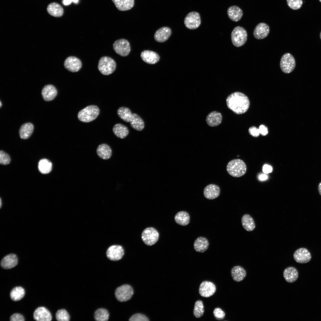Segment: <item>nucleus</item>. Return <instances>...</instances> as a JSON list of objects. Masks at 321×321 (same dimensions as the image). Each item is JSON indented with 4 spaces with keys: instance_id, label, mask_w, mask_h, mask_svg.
Returning <instances> with one entry per match:
<instances>
[{
    "instance_id": "31",
    "label": "nucleus",
    "mask_w": 321,
    "mask_h": 321,
    "mask_svg": "<svg viewBox=\"0 0 321 321\" xmlns=\"http://www.w3.org/2000/svg\"><path fill=\"white\" fill-rule=\"evenodd\" d=\"M130 123L132 128L137 131H141L142 130L144 127V123L143 120L136 113L132 114Z\"/></svg>"
},
{
    "instance_id": "2",
    "label": "nucleus",
    "mask_w": 321,
    "mask_h": 321,
    "mask_svg": "<svg viewBox=\"0 0 321 321\" xmlns=\"http://www.w3.org/2000/svg\"><path fill=\"white\" fill-rule=\"evenodd\" d=\"M226 169L230 175L236 177L243 176L246 171L245 163L240 159H234L230 161L227 165Z\"/></svg>"
},
{
    "instance_id": "4",
    "label": "nucleus",
    "mask_w": 321,
    "mask_h": 321,
    "mask_svg": "<svg viewBox=\"0 0 321 321\" xmlns=\"http://www.w3.org/2000/svg\"><path fill=\"white\" fill-rule=\"evenodd\" d=\"M116 67L115 61L110 57L103 56L99 60L98 68L100 73L103 75H108L112 74L115 70Z\"/></svg>"
},
{
    "instance_id": "42",
    "label": "nucleus",
    "mask_w": 321,
    "mask_h": 321,
    "mask_svg": "<svg viewBox=\"0 0 321 321\" xmlns=\"http://www.w3.org/2000/svg\"><path fill=\"white\" fill-rule=\"evenodd\" d=\"M130 321H149L148 318L144 315L137 313L132 316L129 318Z\"/></svg>"
},
{
    "instance_id": "52",
    "label": "nucleus",
    "mask_w": 321,
    "mask_h": 321,
    "mask_svg": "<svg viewBox=\"0 0 321 321\" xmlns=\"http://www.w3.org/2000/svg\"><path fill=\"white\" fill-rule=\"evenodd\" d=\"M0 208H1V199H0Z\"/></svg>"
},
{
    "instance_id": "24",
    "label": "nucleus",
    "mask_w": 321,
    "mask_h": 321,
    "mask_svg": "<svg viewBox=\"0 0 321 321\" xmlns=\"http://www.w3.org/2000/svg\"><path fill=\"white\" fill-rule=\"evenodd\" d=\"M227 14L231 20L237 22L242 18L243 15V12L239 7L237 6L233 5L228 8L227 10Z\"/></svg>"
},
{
    "instance_id": "35",
    "label": "nucleus",
    "mask_w": 321,
    "mask_h": 321,
    "mask_svg": "<svg viewBox=\"0 0 321 321\" xmlns=\"http://www.w3.org/2000/svg\"><path fill=\"white\" fill-rule=\"evenodd\" d=\"M25 294L24 289L20 286L14 288L10 293L11 299L14 301H18L21 299Z\"/></svg>"
},
{
    "instance_id": "53",
    "label": "nucleus",
    "mask_w": 321,
    "mask_h": 321,
    "mask_svg": "<svg viewBox=\"0 0 321 321\" xmlns=\"http://www.w3.org/2000/svg\"><path fill=\"white\" fill-rule=\"evenodd\" d=\"M320 39L321 40V32L320 33Z\"/></svg>"
},
{
    "instance_id": "26",
    "label": "nucleus",
    "mask_w": 321,
    "mask_h": 321,
    "mask_svg": "<svg viewBox=\"0 0 321 321\" xmlns=\"http://www.w3.org/2000/svg\"><path fill=\"white\" fill-rule=\"evenodd\" d=\"M231 273L233 279L235 281L239 282L242 281L246 275L245 269L240 266L233 267L231 270Z\"/></svg>"
},
{
    "instance_id": "19",
    "label": "nucleus",
    "mask_w": 321,
    "mask_h": 321,
    "mask_svg": "<svg viewBox=\"0 0 321 321\" xmlns=\"http://www.w3.org/2000/svg\"><path fill=\"white\" fill-rule=\"evenodd\" d=\"M141 57L145 62L149 64H154L160 60V56L156 52L150 50H144L141 54Z\"/></svg>"
},
{
    "instance_id": "13",
    "label": "nucleus",
    "mask_w": 321,
    "mask_h": 321,
    "mask_svg": "<svg viewBox=\"0 0 321 321\" xmlns=\"http://www.w3.org/2000/svg\"><path fill=\"white\" fill-rule=\"evenodd\" d=\"M82 63L78 58L74 56L67 57L65 60L64 66L70 71L76 72L79 71L82 67Z\"/></svg>"
},
{
    "instance_id": "16",
    "label": "nucleus",
    "mask_w": 321,
    "mask_h": 321,
    "mask_svg": "<svg viewBox=\"0 0 321 321\" xmlns=\"http://www.w3.org/2000/svg\"><path fill=\"white\" fill-rule=\"evenodd\" d=\"M269 32V26L265 23H261L258 24L255 28L253 34L256 39L261 40L266 37Z\"/></svg>"
},
{
    "instance_id": "15",
    "label": "nucleus",
    "mask_w": 321,
    "mask_h": 321,
    "mask_svg": "<svg viewBox=\"0 0 321 321\" xmlns=\"http://www.w3.org/2000/svg\"><path fill=\"white\" fill-rule=\"evenodd\" d=\"M33 317L35 320L38 321H50L52 319L50 311L43 306L39 307L35 310Z\"/></svg>"
},
{
    "instance_id": "32",
    "label": "nucleus",
    "mask_w": 321,
    "mask_h": 321,
    "mask_svg": "<svg viewBox=\"0 0 321 321\" xmlns=\"http://www.w3.org/2000/svg\"><path fill=\"white\" fill-rule=\"evenodd\" d=\"M113 131L117 137L121 139L125 138L129 133L128 128L126 126L120 123L117 124L114 126Z\"/></svg>"
},
{
    "instance_id": "21",
    "label": "nucleus",
    "mask_w": 321,
    "mask_h": 321,
    "mask_svg": "<svg viewBox=\"0 0 321 321\" xmlns=\"http://www.w3.org/2000/svg\"><path fill=\"white\" fill-rule=\"evenodd\" d=\"M43 99L49 101L53 100L56 96L57 91L56 88L52 85H48L43 88L41 92Z\"/></svg>"
},
{
    "instance_id": "50",
    "label": "nucleus",
    "mask_w": 321,
    "mask_h": 321,
    "mask_svg": "<svg viewBox=\"0 0 321 321\" xmlns=\"http://www.w3.org/2000/svg\"><path fill=\"white\" fill-rule=\"evenodd\" d=\"M268 178V176L265 174H262L260 175L259 177V179L261 181L265 180Z\"/></svg>"
},
{
    "instance_id": "1",
    "label": "nucleus",
    "mask_w": 321,
    "mask_h": 321,
    "mask_svg": "<svg viewBox=\"0 0 321 321\" xmlns=\"http://www.w3.org/2000/svg\"><path fill=\"white\" fill-rule=\"evenodd\" d=\"M228 108L237 114H241L248 110L250 102L248 97L244 94L239 92L233 93L226 99Z\"/></svg>"
},
{
    "instance_id": "38",
    "label": "nucleus",
    "mask_w": 321,
    "mask_h": 321,
    "mask_svg": "<svg viewBox=\"0 0 321 321\" xmlns=\"http://www.w3.org/2000/svg\"><path fill=\"white\" fill-rule=\"evenodd\" d=\"M94 317L97 321H106L109 317V313L106 309L100 308L96 311L95 313Z\"/></svg>"
},
{
    "instance_id": "23",
    "label": "nucleus",
    "mask_w": 321,
    "mask_h": 321,
    "mask_svg": "<svg viewBox=\"0 0 321 321\" xmlns=\"http://www.w3.org/2000/svg\"><path fill=\"white\" fill-rule=\"evenodd\" d=\"M96 152L98 156L101 159L108 160L111 158L112 150L110 147L106 144L99 145L97 148Z\"/></svg>"
},
{
    "instance_id": "17",
    "label": "nucleus",
    "mask_w": 321,
    "mask_h": 321,
    "mask_svg": "<svg viewBox=\"0 0 321 321\" xmlns=\"http://www.w3.org/2000/svg\"><path fill=\"white\" fill-rule=\"evenodd\" d=\"M220 191V188L218 186L214 184H210L204 188L203 194L206 199H213L219 196Z\"/></svg>"
},
{
    "instance_id": "55",
    "label": "nucleus",
    "mask_w": 321,
    "mask_h": 321,
    "mask_svg": "<svg viewBox=\"0 0 321 321\" xmlns=\"http://www.w3.org/2000/svg\"><path fill=\"white\" fill-rule=\"evenodd\" d=\"M319 0L321 2V0Z\"/></svg>"
},
{
    "instance_id": "37",
    "label": "nucleus",
    "mask_w": 321,
    "mask_h": 321,
    "mask_svg": "<svg viewBox=\"0 0 321 321\" xmlns=\"http://www.w3.org/2000/svg\"><path fill=\"white\" fill-rule=\"evenodd\" d=\"M52 166L51 163L46 159L40 160L38 164V169L40 172L43 174L50 173L52 170Z\"/></svg>"
},
{
    "instance_id": "5",
    "label": "nucleus",
    "mask_w": 321,
    "mask_h": 321,
    "mask_svg": "<svg viewBox=\"0 0 321 321\" xmlns=\"http://www.w3.org/2000/svg\"><path fill=\"white\" fill-rule=\"evenodd\" d=\"M231 39L233 44L235 47H240L243 45L247 39V33L243 27L237 26L233 30L231 34Z\"/></svg>"
},
{
    "instance_id": "29",
    "label": "nucleus",
    "mask_w": 321,
    "mask_h": 321,
    "mask_svg": "<svg viewBox=\"0 0 321 321\" xmlns=\"http://www.w3.org/2000/svg\"><path fill=\"white\" fill-rule=\"evenodd\" d=\"M116 8L121 11L130 10L134 6V0H112Z\"/></svg>"
},
{
    "instance_id": "49",
    "label": "nucleus",
    "mask_w": 321,
    "mask_h": 321,
    "mask_svg": "<svg viewBox=\"0 0 321 321\" xmlns=\"http://www.w3.org/2000/svg\"><path fill=\"white\" fill-rule=\"evenodd\" d=\"M79 2V0H62V3L65 6H67L70 5L72 2L75 4H77Z\"/></svg>"
},
{
    "instance_id": "7",
    "label": "nucleus",
    "mask_w": 321,
    "mask_h": 321,
    "mask_svg": "<svg viewBox=\"0 0 321 321\" xmlns=\"http://www.w3.org/2000/svg\"><path fill=\"white\" fill-rule=\"evenodd\" d=\"M141 237L144 243L151 246L155 243L159 238V234L154 228L150 227L144 229L141 234Z\"/></svg>"
},
{
    "instance_id": "11",
    "label": "nucleus",
    "mask_w": 321,
    "mask_h": 321,
    "mask_svg": "<svg viewBox=\"0 0 321 321\" xmlns=\"http://www.w3.org/2000/svg\"><path fill=\"white\" fill-rule=\"evenodd\" d=\"M124 254L123 247L118 245H113L107 249L106 254L107 257L112 261H117L120 259Z\"/></svg>"
},
{
    "instance_id": "39",
    "label": "nucleus",
    "mask_w": 321,
    "mask_h": 321,
    "mask_svg": "<svg viewBox=\"0 0 321 321\" xmlns=\"http://www.w3.org/2000/svg\"><path fill=\"white\" fill-rule=\"evenodd\" d=\"M204 312V306L202 301L200 300L196 301L194 306L193 315L196 318H199L202 316Z\"/></svg>"
},
{
    "instance_id": "28",
    "label": "nucleus",
    "mask_w": 321,
    "mask_h": 321,
    "mask_svg": "<svg viewBox=\"0 0 321 321\" xmlns=\"http://www.w3.org/2000/svg\"><path fill=\"white\" fill-rule=\"evenodd\" d=\"M34 130V126L31 123L28 122L22 125L19 130V134L21 139H26L32 135Z\"/></svg>"
},
{
    "instance_id": "9",
    "label": "nucleus",
    "mask_w": 321,
    "mask_h": 321,
    "mask_svg": "<svg viewBox=\"0 0 321 321\" xmlns=\"http://www.w3.org/2000/svg\"><path fill=\"white\" fill-rule=\"evenodd\" d=\"M201 23V19L199 13L195 11L189 13L185 17L184 23L185 27L191 30L198 28Z\"/></svg>"
},
{
    "instance_id": "20",
    "label": "nucleus",
    "mask_w": 321,
    "mask_h": 321,
    "mask_svg": "<svg viewBox=\"0 0 321 321\" xmlns=\"http://www.w3.org/2000/svg\"><path fill=\"white\" fill-rule=\"evenodd\" d=\"M171 34V31L170 28L167 27H162L156 31L154 38L156 41L163 43L169 38Z\"/></svg>"
},
{
    "instance_id": "48",
    "label": "nucleus",
    "mask_w": 321,
    "mask_h": 321,
    "mask_svg": "<svg viewBox=\"0 0 321 321\" xmlns=\"http://www.w3.org/2000/svg\"><path fill=\"white\" fill-rule=\"evenodd\" d=\"M273 169L272 167L268 164L264 165L262 168V171L265 174H268L272 172Z\"/></svg>"
},
{
    "instance_id": "40",
    "label": "nucleus",
    "mask_w": 321,
    "mask_h": 321,
    "mask_svg": "<svg viewBox=\"0 0 321 321\" xmlns=\"http://www.w3.org/2000/svg\"><path fill=\"white\" fill-rule=\"evenodd\" d=\"M56 320L59 321H68L70 316L67 311L63 309L58 310L56 314Z\"/></svg>"
},
{
    "instance_id": "54",
    "label": "nucleus",
    "mask_w": 321,
    "mask_h": 321,
    "mask_svg": "<svg viewBox=\"0 0 321 321\" xmlns=\"http://www.w3.org/2000/svg\"><path fill=\"white\" fill-rule=\"evenodd\" d=\"M0 107H1V106H2V105H1L2 104H1V101H0Z\"/></svg>"
},
{
    "instance_id": "6",
    "label": "nucleus",
    "mask_w": 321,
    "mask_h": 321,
    "mask_svg": "<svg viewBox=\"0 0 321 321\" xmlns=\"http://www.w3.org/2000/svg\"><path fill=\"white\" fill-rule=\"evenodd\" d=\"M296 65L294 56L289 53L283 54L281 59L280 65L282 71L285 73H289L294 69Z\"/></svg>"
},
{
    "instance_id": "3",
    "label": "nucleus",
    "mask_w": 321,
    "mask_h": 321,
    "mask_svg": "<svg viewBox=\"0 0 321 321\" xmlns=\"http://www.w3.org/2000/svg\"><path fill=\"white\" fill-rule=\"evenodd\" d=\"M100 113L97 106L94 105L88 106L81 110L78 114V119L84 122H89L95 119Z\"/></svg>"
},
{
    "instance_id": "8",
    "label": "nucleus",
    "mask_w": 321,
    "mask_h": 321,
    "mask_svg": "<svg viewBox=\"0 0 321 321\" xmlns=\"http://www.w3.org/2000/svg\"><path fill=\"white\" fill-rule=\"evenodd\" d=\"M133 294L132 287L128 284H124L117 287L115 290V295L117 299L120 302H124L130 300Z\"/></svg>"
},
{
    "instance_id": "36",
    "label": "nucleus",
    "mask_w": 321,
    "mask_h": 321,
    "mask_svg": "<svg viewBox=\"0 0 321 321\" xmlns=\"http://www.w3.org/2000/svg\"><path fill=\"white\" fill-rule=\"evenodd\" d=\"M118 116L126 122H130L132 115L130 109L125 107H120L117 111Z\"/></svg>"
},
{
    "instance_id": "41",
    "label": "nucleus",
    "mask_w": 321,
    "mask_h": 321,
    "mask_svg": "<svg viewBox=\"0 0 321 321\" xmlns=\"http://www.w3.org/2000/svg\"><path fill=\"white\" fill-rule=\"evenodd\" d=\"M287 2L288 7L293 10L300 9L303 4L302 0H287Z\"/></svg>"
},
{
    "instance_id": "33",
    "label": "nucleus",
    "mask_w": 321,
    "mask_h": 321,
    "mask_svg": "<svg viewBox=\"0 0 321 321\" xmlns=\"http://www.w3.org/2000/svg\"><path fill=\"white\" fill-rule=\"evenodd\" d=\"M174 220L178 224L182 226L188 225L190 221V216L188 213L185 211L178 212L175 215Z\"/></svg>"
},
{
    "instance_id": "45",
    "label": "nucleus",
    "mask_w": 321,
    "mask_h": 321,
    "mask_svg": "<svg viewBox=\"0 0 321 321\" xmlns=\"http://www.w3.org/2000/svg\"><path fill=\"white\" fill-rule=\"evenodd\" d=\"M10 320L11 321H24L25 320V318L22 314L16 313L10 316Z\"/></svg>"
},
{
    "instance_id": "44",
    "label": "nucleus",
    "mask_w": 321,
    "mask_h": 321,
    "mask_svg": "<svg viewBox=\"0 0 321 321\" xmlns=\"http://www.w3.org/2000/svg\"><path fill=\"white\" fill-rule=\"evenodd\" d=\"M213 314L215 318L217 320H222L225 316L224 311L219 308H215L213 311Z\"/></svg>"
},
{
    "instance_id": "43",
    "label": "nucleus",
    "mask_w": 321,
    "mask_h": 321,
    "mask_svg": "<svg viewBox=\"0 0 321 321\" xmlns=\"http://www.w3.org/2000/svg\"><path fill=\"white\" fill-rule=\"evenodd\" d=\"M10 161V158L9 155L7 153L1 150L0 152V163L2 165H7Z\"/></svg>"
},
{
    "instance_id": "25",
    "label": "nucleus",
    "mask_w": 321,
    "mask_h": 321,
    "mask_svg": "<svg viewBox=\"0 0 321 321\" xmlns=\"http://www.w3.org/2000/svg\"><path fill=\"white\" fill-rule=\"evenodd\" d=\"M209 245V241L206 238L200 237H198L195 240L193 246L196 251L202 253L208 249Z\"/></svg>"
},
{
    "instance_id": "47",
    "label": "nucleus",
    "mask_w": 321,
    "mask_h": 321,
    "mask_svg": "<svg viewBox=\"0 0 321 321\" xmlns=\"http://www.w3.org/2000/svg\"><path fill=\"white\" fill-rule=\"evenodd\" d=\"M259 130L260 134L263 136H266L268 133V128L265 125H260L259 127Z\"/></svg>"
},
{
    "instance_id": "10",
    "label": "nucleus",
    "mask_w": 321,
    "mask_h": 321,
    "mask_svg": "<svg viewBox=\"0 0 321 321\" xmlns=\"http://www.w3.org/2000/svg\"><path fill=\"white\" fill-rule=\"evenodd\" d=\"M113 48L116 53L122 56H128L131 49L129 43L124 39L116 40L113 44Z\"/></svg>"
},
{
    "instance_id": "12",
    "label": "nucleus",
    "mask_w": 321,
    "mask_h": 321,
    "mask_svg": "<svg viewBox=\"0 0 321 321\" xmlns=\"http://www.w3.org/2000/svg\"><path fill=\"white\" fill-rule=\"evenodd\" d=\"M216 287L212 282L204 281L200 284L199 288V293L202 296L208 298L212 296L215 292Z\"/></svg>"
},
{
    "instance_id": "27",
    "label": "nucleus",
    "mask_w": 321,
    "mask_h": 321,
    "mask_svg": "<svg viewBox=\"0 0 321 321\" xmlns=\"http://www.w3.org/2000/svg\"><path fill=\"white\" fill-rule=\"evenodd\" d=\"M283 274L285 280L290 283L295 282L298 276V271L296 269L293 267H289L285 269Z\"/></svg>"
},
{
    "instance_id": "14",
    "label": "nucleus",
    "mask_w": 321,
    "mask_h": 321,
    "mask_svg": "<svg viewBox=\"0 0 321 321\" xmlns=\"http://www.w3.org/2000/svg\"><path fill=\"white\" fill-rule=\"evenodd\" d=\"M293 257L295 260L299 263H306L311 259V255L308 250L302 248L297 250L294 253Z\"/></svg>"
},
{
    "instance_id": "18",
    "label": "nucleus",
    "mask_w": 321,
    "mask_h": 321,
    "mask_svg": "<svg viewBox=\"0 0 321 321\" xmlns=\"http://www.w3.org/2000/svg\"><path fill=\"white\" fill-rule=\"evenodd\" d=\"M18 263V258L16 254H8L4 257L1 262V265L5 269L12 268L15 267Z\"/></svg>"
},
{
    "instance_id": "46",
    "label": "nucleus",
    "mask_w": 321,
    "mask_h": 321,
    "mask_svg": "<svg viewBox=\"0 0 321 321\" xmlns=\"http://www.w3.org/2000/svg\"><path fill=\"white\" fill-rule=\"evenodd\" d=\"M248 131L249 134L254 137H257L260 134L259 129L254 126L250 127Z\"/></svg>"
},
{
    "instance_id": "34",
    "label": "nucleus",
    "mask_w": 321,
    "mask_h": 321,
    "mask_svg": "<svg viewBox=\"0 0 321 321\" xmlns=\"http://www.w3.org/2000/svg\"><path fill=\"white\" fill-rule=\"evenodd\" d=\"M241 223L243 228L248 231H251L255 227V225L253 218L249 215H244L241 218Z\"/></svg>"
},
{
    "instance_id": "22",
    "label": "nucleus",
    "mask_w": 321,
    "mask_h": 321,
    "mask_svg": "<svg viewBox=\"0 0 321 321\" xmlns=\"http://www.w3.org/2000/svg\"><path fill=\"white\" fill-rule=\"evenodd\" d=\"M222 117L221 114L218 111L210 112L207 116L206 121L208 125L211 127H215L221 122Z\"/></svg>"
},
{
    "instance_id": "51",
    "label": "nucleus",
    "mask_w": 321,
    "mask_h": 321,
    "mask_svg": "<svg viewBox=\"0 0 321 321\" xmlns=\"http://www.w3.org/2000/svg\"><path fill=\"white\" fill-rule=\"evenodd\" d=\"M318 191L319 193L321 196V182L318 185Z\"/></svg>"
},
{
    "instance_id": "30",
    "label": "nucleus",
    "mask_w": 321,
    "mask_h": 321,
    "mask_svg": "<svg viewBox=\"0 0 321 321\" xmlns=\"http://www.w3.org/2000/svg\"><path fill=\"white\" fill-rule=\"evenodd\" d=\"M47 10L50 15L55 17H60L64 13L62 7L59 4L55 2L49 4L47 7Z\"/></svg>"
}]
</instances>
